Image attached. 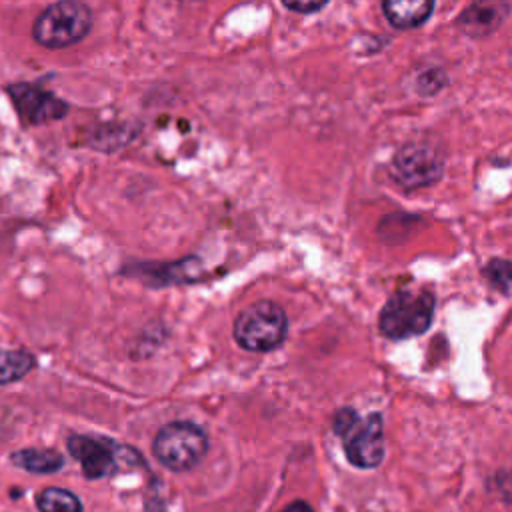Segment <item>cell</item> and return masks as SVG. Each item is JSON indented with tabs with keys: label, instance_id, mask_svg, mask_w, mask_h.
<instances>
[{
	"label": "cell",
	"instance_id": "cell-1",
	"mask_svg": "<svg viewBox=\"0 0 512 512\" xmlns=\"http://www.w3.org/2000/svg\"><path fill=\"white\" fill-rule=\"evenodd\" d=\"M332 430L342 440L348 462L356 468H378L384 460V422L378 412L360 418L352 408H340L332 418Z\"/></svg>",
	"mask_w": 512,
	"mask_h": 512
},
{
	"label": "cell",
	"instance_id": "cell-14",
	"mask_svg": "<svg viewBox=\"0 0 512 512\" xmlns=\"http://www.w3.org/2000/svg\"><path fill=\"white\" fill-rule=\"evenodd\" d=\"M484 276L494 288H498L500 292H508L512 288V262L494 258L486 264Z\"/></svg>",
	"mask_w": 512,
	"mask_h": 512
},
{
	"label": "cell",
	"instance_id": "cell-18",
	"mask_svg": "<svg viewBox=\"0 0 512 512\" xmlns=\"http://www.w3.org/2000/svg\"><path fill=\"white\" fill-rule=\"evenodd\" d=\"M280 512H314V508L304 500H296V502L288 504L286 508H282Z\"/></svg>",
	"mask_w": 512,
	"mask_h": 512
},
{
	"label": "cell",
	"instance_id": "cell-12",
	"mask_svg": "<svg viewBox=\"0 0 512 512\" xmlns=\"http://www.w3.org/2000/svg\"><path fill=\"white\" fill-rule=\"evenodd\" d=\"M36 368V356L20 348H0V386L26 378Z\"/></svg>",
	"mask_w": 512,
	"mask_h": 512
},
{
	"label": "cell",
	"instance_id": "cell-2",
	"mask_svg": "<svg viewBox=\"0 0 512 512\" xmlns=\"http://www.w3.org/2000/svg\"><path fill=\"white\" fill-rule=\"evenodd\" d=\"M208 448V434L202 426L190 420L164 424L152 440L154 458L170 472H188L196 468L208 454Z\"/></svg>",
	"mask_w": 512,
	"mask_h": 512
},
{
	"label": "cell",
	"instance_id": "cell-15",
	"mask_svg": "<svg viewBox=\"0 0 512 512\" xmlns=\"http://www.w3.org/2000/svg\"><path fill=\"white\" fill-rule=\"evenodd\" d=\"M444 84V72L442 70H426L424 74H420L418 78V88L424 94H434L442 88Z\"/></svg>",
	"mask_w": 512,
	"mask_h": 512
},
{
	"label": "cell",
	"instance_id": "cell-3",
	"mask_svg": "<svg viewBox=\"0 0 512 512\" xmlns=\"http://www.w3.org/2000/svg\"><path fill=\"white\" fill-rule=\"evenodd\" d=\"M92 28V12L80 0H58L44 8L32 26V38L50 50L78 44Z\"/></svg>",
	"mask_w": 512,
	"mask_h": 512
},
{
	"label": "cell",
	"instance_id": "cell-9",
	"mask_svg": "<svg viewBox=\"0 0 512 512\" xmlns=\"http://www.w3.org/2000/svg\"><path fill=\"white\" fill-rule=\"evenodd\" d=\"M508 10V0H476L458 16L456 24L466 36L484 38L502 26Z\"/></svg>",
	"mask_w": 512,
	"mask_h": 512
},
{
	"label": "cell",
	"instance_id": "cell-10",
	"mask_svg": "<svg viewBox=\"0 0 512 512\" xmlns=\"http://www.w3.org/2000/svg\"><path fill=\"white\" fill-rule=\"evenodd\" d=\"M12 466L30 474H56L64 468V454L56 448L26 446L8 454Z\"/></svg>",
	"mask_w": 512,
	"mask_h": 512
},
{
	"label": "cell",
	"instance_id": "cell-11",
	"mask_svg": "<svg viewBox=\"0 0 512 512\" xmlns=\"http://www.w3.org/2000/svg\"><path fill=\"white\" fill-rule=\"evenodd\" d=\"M382 10L394 28L408 30L424 24L430 18L434 0H382Z\"/></svg>",
	"mask_w": 512,
	"mask_h": 512
},
{
	"label": "cell",
	"instance_id": "cell-7",
	"mask_svg": "<svg viewBox=\"0 0 512 512\" xmlns=\"http://www.w3.org/2000/svg\"><path fill=\"white\" fill-rule=\"evenodd\" d=\"M66 450L80 464L86 480H102L118 472L110 438L74 432L66 436Z\"/></svg>",
	"mask_w": 512,
	"mask_h": 512
},
{
	"label": "cell",
	"instance_id": "cell-5",
	"mask_svg": "<svg viewBox=\"0 0 512 512\" xmlns=\"http://www.w3.org/2000/svg\"><path fill=\"white\" fill-rule=\"evenodd\" d=\"M288 332L286 312L272 300H260L244 308L234 320V340L248 352L278 348Z\"/></svg>",
	"mask_w": 512,
	"mask_h": 512
},
{
	"label": "cell",
	"instance_id": "cell-8",
	"mask_svg": "<svg viewBox=\"0 0 512 512\" xmlns=\"http://www.w3.org/2000/svg\"><path fill=\"white\" fill-rule=\"evenodd\" d=\"M20 118L28 124H44L62 118L68 112L66 102L52 92L32 84H14L8 88Z\"/></svg>",
	"mask_w": 512,
	"mask_h": 512
},
{
	"label": "cell",
	"instance_id": "cell-6",
	"mask_svg": "<svg viewBox=\"0 0 512 512\" xmlns=\"http://www.w3.org/2000/svg\"><path fill=\"white\" fill-rule=\"evenodd\" d=\"M442 166V156L434 146L426 142H410L396 152L390 174L400 186L416 190L434 184L442 176Z\"/></svg>",
	"mask_w": 512,
	"mask_h": 512
},
{
	"label": "cell",
	"instance_id": "cell-13",
	"mask_svg": "<svg viewBox=\"0 0 512 512\" xmlns=\"http://www.w3.org/2000/svg\"><path fill=\"white\" fill-rule=\"evenodd\" d=\"M38 512H84V504L80 496L62 486H46L42 488L36 498Z\"/></svg>",
	"mask_w": 512,
	"mask_h": 512
},
{
	"label": "cell",
	"instance_id": "cell-16",
	"mask_svg": "<svg viewBox=\"0 0 512 512\" xmlns=\"http://www.w3.org/2000/svg\"><path fill=\"white\" fill-rule=\"evenodd\" d=\"M282 4L294 12L310 14V12H318L320 8H324L328 4V0H282Z\"/></svg>",
	"mask_w": 512,
	"mask_h": 512
},
{
	"label": "cell",
	"instance_id": "cell-17",
	"mask_svg": "<svg viewBox=\"0 0 512 512\" xmlns=\"http://www.w3.org/2000/svg\"><path fill=\"white\" fill-rule=\"evenodd\" d=\"M144 512H168L160 494H148L144 500Z\"/></svg>",
	"mask_w": 512,
	"mask_h": 512
},
{
	"label": "cell",
	"instance_id": "cell-4",
	"mask_svg": "<svg viewBox=\"0 0 512 512\" xmlns=\"http://www.w3.org/2000/svg\"><path fill=\"white\" fill-rule=\"evenodd\" d=\"M434 296L426 290H400L388 298L378 316L382 336L406 340L424 334L434 318Z\"/></svg>",
	"mask_w": 512,
	"mask_h": 512
}]
</instances>
